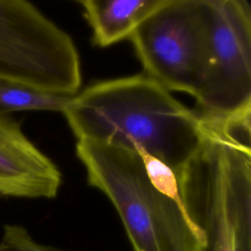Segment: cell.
<instances>
[{
	"label": "cell",
	"mask_w": 251,
	"mask_h": 251,
	"mask_svg": "<svg viewBox=\"0 0 251 251\" xmlns=\"http://www.w3.org/2000/svg\"><path fill=\"white\" fill-rule=\"evenodd\" d=\"M165 0H79L92 42L108 47L129 39L136 27Z\"/></svg>",
	"instance_id": "8"
},
{
	"label": "cell",
	"mask_w": 251,
	"mask_h": 251,
	"mask_svg": "<svg viewBox=\"0 0 251 251\" xmlns=\"http://www.w3.org/2000/svg\"><path fill=\"white\" fill-rule=\"evenodd\" d=\"M76 141L141 150L176 174L203 136L198 113L145 74L95 82L62 112Z\"/></svg>",
	"instance_id": "1"
},
{
	"label": "cell",
	"mask_w": 251,
	"mask_h": 251,
	"mask_svg": "<svg viewBox=\"0 0 251 251\" xmlns=\"http://www.w3.org/2000/svg\"><path fill=\"white\" fill-rule=\"evenodd\" d=\"M75 153L88 184L115 207L134 251H207L180 200L150 181L136 151L78 140Z\"/></svg>",
	"instance_id": "3"
},
{
	"label": "cell",
	"mask_w": 251,
	"mask_h": 251,
	"mask_svg": "<svg viewBox=\"0 0 251 251\" xmlns=\"http://www.w3.org/2000/svg\"><path fill=\"white\" fill-rule=\"evenodd\" d=\"M145 75L169 91L195 96L205 70L202 0H165L129 37Z\"/></svg>",
	"instance_id": "5"
},
{
	"label": "cell",
	"mask_w": 251,
	"mask_h": 251,
	"mask_svg": "<svg viewBox=\"0 0 251 251\" xmlns=\"http://www.w3.org/2000/svg\"><path fill=\"white\" fill-rule=\"evenodd\" d=\"M0 76L66 96L82 83L72 37L25 0H0Z\"/></svg>",
	"instance_id": "4"
},
{
	"label": "cell",
	"mask_w": 251,
	"mask_h": 251,
	"mask_svg": "<svg viewBox=\"0 0 251 251\" xmlns=\"http://www.w3.org/2000/svg\"><path fill=\"white\" fill-rule=\"evenodd\" d=\"M200 145L176 174L181 206L210 251H251V106L200 115Z\"/></svg>",
	"instance_id": "2"
},
{
	"label": "cell",
	"mask_w": 251,
	"mask_h": 251,
	"mask_svg": "<svg viewBox=\"0 0 251 251\" xmlns=\"http://www.w3.org/2000/svg\"><path fill=\"white\" fill-rule=\"evenodd\" d=\"M0 251H64L35 241L29 232L19 225H5Z\"/></svg>",
	"instance_id": "10"
},
{
	"label": "cell",
	"mask_w": 251,
	"mask_h": 251,
	"mask_svg": "<svg viewBox=\"0 0 251 251\" xmlns=\"http://www.w3.org/2000/svg\"><path fill=\"white\" fill-rule=\"evenodd\" d=\"M72 96L53 94L0 76V114L18 111L63 112Z\"/></svg>",
	"instance_id": "9"
},
{
	"label": "cell",
	"mask_w": 251,
	"mask_h": 251,
	"mask_svg": "<svg viewBox=\"0 0 251 251\" xmlns=\"http://www.w3.org/2000/svg\"><path fill=\"white\" fill-rule=\"evenodd\" d=\"M206 64L194 96L200 115L226 117L251 106V6L247 0H202Z\"/></svg>",
	"instance_id": "6"
},
{
	"label": "cell",
	"mask_w": 251,
	"mask_h": 251,
	"mask_svg": "<svg viewBox=\"0 0 251 251\" xmlns=\"http://www.w3.org/2000/svg\"><path fill=\"white\" fill-rule=\"evenodd\" d=\"M62 184L57 165L9 115L0 114V196L55 198Z\"/></svg>",
	"instance_id": "7"
}]
</instances>
